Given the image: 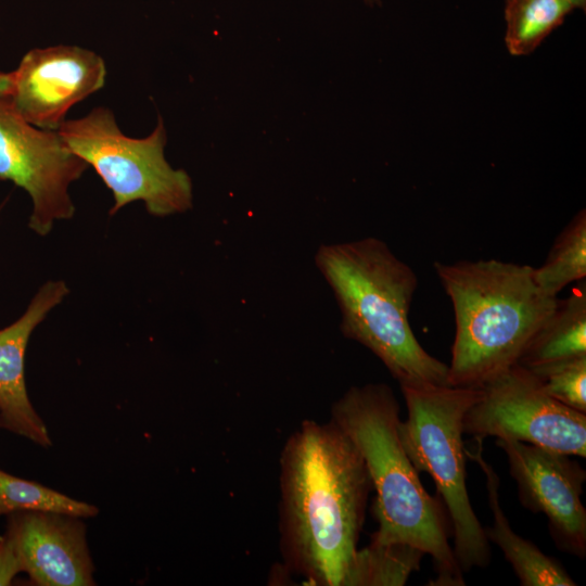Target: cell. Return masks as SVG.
Returning <instances> with one entry per match:
<instances>
[{"mask_svg": "<svg viewBox=\"0 0 586 586\" xmlns=\"http://www.w3.org/2000/svg\"><path fill=\"white\" fill-rule=\"evenodd\" d=\"M12 86V75L10 73L0 72V93L8 94Z\"/></svg>", "mask_w": 586, "mask_h": 586, "instance_id": "cell-21", "label": "cell"}, {"mask_svg": "<svg viewBox=\"0 0 586 586\" xmlns=\"http://www.w3.org/2000/svg\"><path fill=\"white\" fill-rule=\"evenodd\" d=\"M573 9H582L585 11L586 0H568Z\"/></svg>", "mask_w": 586, "mask_h": 586, "instance_id": "cell-22", "label": "cell"}, {"mask_svg": "<svg viewBox=\"0 0 586 586\" xmlns=\"http://www.w3.org/2000/svg\"><path fill=\"white\" fill-rule=\"evenodd\" d=\"M7 518L5 535L22 571L35 585H95L82 518L41 511H20Z\"/></svg>", "mask_w": 586, "mask_h": 586, "instance_id": "cell-11", "label": "cell"}, {"mask_svg": "<svg viewBox=\"0 0 586 586\" xmlns=\"http://www.w3.org/2000/svg\"><path fill=\"white\" fill-rule=\"evenodd\" d=\"M518 485L521 504L548 519L558 548L586 555V509L581 500L586 472L569 455L512 440H497Z\"/></svg>", "mask_w": 586, "mask_h": 586, "instance_id": "cell-9", "label": "cell"}, {"mask_svg": "<svg viewBox=\"0 0 586 586\" xmlns=\"http://www.w3.org/2000/svg\"><path fill=\"white\" fill-rule=\"evenodd\" d=\"M424 553L408 544H370L357 549L344 586H403Z\"/></svg>", "mask_w": 586, "mask_h": 586, "instance_id": "cell-16", "label": "cell"}, {"mask_svg": "<svg viewBox=\"0 0 586 586\" xmlns=\"http://www.w3.org/2000/svg\"><path fill=\"white\" fill-rule=\"evenodd\" d=\"M434 270L455 314L450 386L480 387L518 364L559 301L540 290L528 265L435 262Z\"/></svg>", "mask_w": 586, "mask_h": 586, "instance_id": "cell-4", "label": "cell"}, {"mask_svg": "<svg viewBox=\"0 0 586 586\" xmlns=\"http://www.w3.org/2000/svg\"><path fill=\"white\" fill-rule=\"evenodd\" d=\"M527 369L537 378L546 394L586 413V355Z\"/></svg>", "mask_w": 586, "mask_h": 586, "instance_id": "cell-19", "label": "cell"}, {"mask_svg": "<svg viewBox=\"0 0 586 586\" xmlns=\"http://www.w3.org/2000/svg\"><path fill=\"white\" fill-rule=\"evenodd\" d=\"M20 511L55 512L82 519L99 513L93 505L0 469V517Z\"/></svg>", "mask_w": 586, "mask_h": 586, "instance_id": "cell-18", "label": "cell"}, {"mask_svg": "<svg viewBox=\"0 0 586 586\" xmlns=\"http://www.w3.org/2000/svg\"><path fill=\"white\" fill-rule=\"evenodd\" d=\"M346 339L372 352L400 386L449 385L448 365L430 355L409 323L416 272L380 239L322 244L315 255Z\"/></svg>", "mask_w": 586, "mask_h": 586, "instance_id": "cell-3", "label": "cell"}, {"mask_svg": "<svg viewBox=\"0 0 586 586\" xmlns=\"http://www.w3.org/2000/svg\"><path fill=\"white\" fill-rule=\"evenodd\" d=\"M540 290L552 297L586 278V213L582 209L555 240L544 264L534 268Z\"/></svg>", "mask_w": 586, "mask_h": 586, "instance_id": "cell-17", "label": "cell"}, {"mask_svg": "<svg viewBox=\"0 0 586 586\" xmlns=\"http://www.w3.org/2000/svg\"><path fill=\"white\" fill-rule=\"evenodd\" d=\"M474 448L464 449V453L479 464L485 475L488 505L493 515V524L484 527L488 542L498 546L522 586L576 585L557 560L546 556L533 543L522 538L511 528L499 504V477L483 457L484 440L474 438Z\"/></svg>", "mask_w": 586, "mask_h": 586, "instance_id": "cell-13", "label": "cell"}, {"mask_svg": "<svg viewBox=\"0 0 586 586\" xmlns=\"http://www.w3.org/2000/svg\"><path fill=\"white\" fill-rule=\"evenodd\" d=\"M2 537H3V536L0 535V543H1V540H2Z\"/></svg>", "mask_w": 586, "mask_h": 586, "instance_id": "cell-25", "label": "cell"}, {"mask_svg": "<svg viewBox=\"0 0 586 586\" xmlns=\"http://www.w3.org/2000/svg\"><path fill=\"white\" fill-rule=\"evenodd\" d=\"M331 420L356 445L369 472L379 524L371 540L408 544L429 555L436 570L432 585H464L448 543L445 514L424 489L399 440V406L393 390L385 383L352 386L332 405Z\"/></svg>", "mask_w": 586, "mask_h": 586, "instance_id": "cell-2", "label": "cell"}, {"mask_svg": "<svg viewBox=\"0 0 586 586\" xmlns=\"http://www.w3.org/2000/svg\"><path fill=\"white\" fill-rule=\"evenodd\" d=\"M480 388V397L463 417V433L586 457V413L546 394L526 367L515 364Z\"/></svg>", "mask_w": 586, "mask_h": 586, "instance_id": "cell-7", "label": "cell"}, {"mask_svg": "<svg viewBox=\"0 0 586 586\" xmlns=\"http://www.w3.org/2000/svg\"><path fill=\"white\" fill-rule=\"evenodd\" d=\"M572 10L568 0H506L505 41L510 54L532 53Z\"/></svg>", "mask_w": 586, "mask_h": 586, "instance_id": "cell-15", "label": "cell"}, {"mask_svg": "<svg viewBox=\"0 0 586 586\" xmlns=\"http://www.w3.org/2000/svg\"><path fill=\"white\" fill-rule=\"evenodd\" d=\"M69 290L62 280L46 282L24 314L0 330V415L4 430L49 447L52 441L46 423L35 410L25 383V353L36 327L59 305Z\"/></svg>", "mask_w": 586, "mask_h": 586, "instance_id": "cell-12", "label": "cell"}, {"mask_svg": "<svg viewBox=\"0 0 586 586\" xmlns=\"http://www.w3.org/2000/svg\"><path fill=\"white\" fill-rule=\"evenodd\" d=\"M372 483L364 458L332 420H304L280 457L279 533L285 566L307 585L344 586Z\"/></svg>", "mask_w": 586, "mask_h": 586, "instance_id": "cell-1", "label": "cell"}, {"mask_svg": "<svg viewBox=\"0 0 586 586\" xmlns=\"http://www.w3.org/2000/svg\"><path fill=\"white\" fill-rule=\"evenodd\" d=\"M0 429H4V424H3V420L1 418V415H0Z\"/></svg>", "mask_w": 586, "mask_h": 586, "instance_id": "cell-24", "label": "cell"}, {"mask_svg": "<svg viewBox=\"0 0 586 586\" xmlns=\"http://www.w3.org/2000/svg\"><path fill=\"white\" fill-rule=\"evenodd\" d=\"M8 93L15 111L31 125L58 131L69 109L105 82L103 59L76 46L35 48L11 72Z\"/></svg>", "mask_w": 586, "mask_h": 586, "instance_id": "cell-10", "label": "cell"}, {"mask_svg": "<svg viewBox=\"0 0 586 586\" xmlns=\"http://www.w3.org/2000/svg\"><path fill=\"white\" fill-rule=\"evenodd\" d=\"M88 167L59 131L31 125L15 111L9 95L0 93V181L27 192L28 227L35 233L47 235L55 221L74 216L68 188Z\"/></svg>", "mask_w": 586, "mask_h": 586, "instance_id": "cell-8", "label": "cell"}, {"mask_svg": "<svg viewBox=\"0 0 586 586\" xmlns=\"http://www.w3.org/2000/svg\"><path fill=\"white\" fill-rule=\"evenodd\" d=\"M22 566L10 538L4 534L0 543V586H9L22 573Z\"/></svg>", "mask_w": 586, "mask_h": 586, "instance_id": "cell-20", "label": "cell"}, {"mask_svg": "<svg viewBox=\"0 0 586 586\" xmlns=\"http://www.w3.org/2000/svg\"><path fill=\"white\" fill-rule=\"evenodd\" d=\"M65 144L93 167L112 191L110 215L142 201L157 217L183 213L192 206V182L166 161V130L162 118L145 138L122 132L110 109L98 106L86 116L65 120L58 130Z\"/></svg>", "mask_w": 586, "mask_h": 586, "instance_id": "cell-6", "label": "cell"}, {"mask_svg": "<svg viewBox=\"0 0 586 586\" xmlns=\"http://www.w3.org/2000/svg\"><path fill=\"white\" fill-rule=\"evenodd\" d=\"M586 355V285L583 280L533 335L519 362L526 368Z\"/></svg>", "mask_w": 586, "mask_h": 586, "instance_id": "cell-14", "label": "cell"}, {"mask_svg": "<svg viewBox=\"0 0 586 586\" xmlns=\"http://www.w3.org/2000/svg\"><path fill=\"white\" fill-rule=\"evenodd\" d=\"M368 5H375L380 3V0H361Z\"/></svg>", "mask_w": 586, "mask_h": 586, "instance_id": "cell-23", "label": "cell"}, {"mask_svg": "<svg viewBox=\"0 0 586 586\" xmlns=\"http://www.w3.org/2000/svg\"><path fill=\"white\" fill-rule=\"evenodd\" d=\"M407 419L399 421L402 445L418 472H426L443 499L453 527L454 553L462 573L485 568L489 542L469 498L462 421L480 387L400 386Z\"/></svg>", "mask_w": 586, "mask_h": 586, "instance_id": "cell-5", "label": "cell"}]
</instances>
